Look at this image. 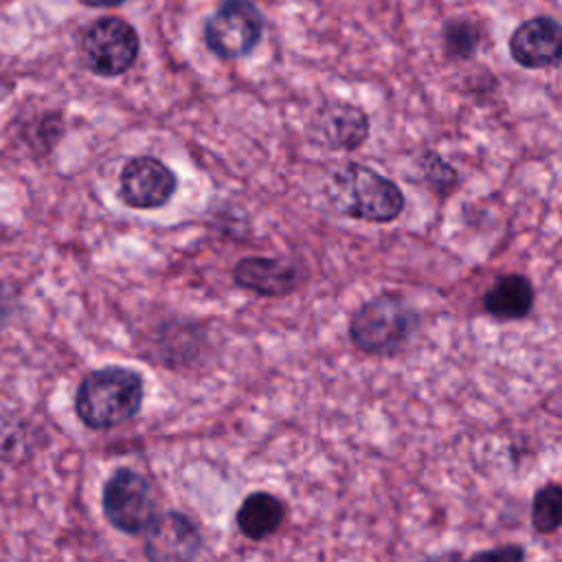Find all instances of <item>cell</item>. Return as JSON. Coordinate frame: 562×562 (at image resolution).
I'll return each instance as SVG.
<instances>
[{
    "label": "cell",
    "instance_id": "cell-16",
    "mask_svg": "<svg viewBox=\"0 0 562 562\" xmlns=\"http://www.w3.org/2000/svg\"><path fill=\"white\" fill-rule=\"evenodd\" d=\"M461 562H525V547L509 542L494 549H483Z\"/></svg>",
    "mask_w": 562,
    "mask_h": 562
},
{
    "label": "cell",
    "instance_id": "cell-15",
    "mask_svg": "<svg viewBox=\"0 0 562 562\" xmlns=\"http://www.w3.org/2000/svg\"><path fill=\"white\" fill-rule=\"evenodd\" d=\"M443 40H446V48L452 57L465 59L472 57L476 53V44H479V31L472 22L465 20H452L446 24L443 31Z\"/></svg>",
    "mask_w": 562,
    "mask_h": 562
},
{
    "label": "cell",
    "instance_id": "cell-6",
    "mask_svg": "<svg viewBox=\"0 0 562 562\" xmlns=\"http://www.w3.org/2000/svg\"><path fill=\"white\" fill-rule=\"evenodd\" d=\"M140 40L136 29L116 18L94 20L81 37V55L90 72L99 77H119L127 72L138 57Z\"/></svg>",
    "mask_w": 562,
    "mask_h": 562
},
{
    "label": "cell",
    "instance_id": "cell-1",
    "mask_svg": "<svg viewBox=\"0 0 562 562\" xmlns=\"http://www.w3.org/2000/svg\"><path fill=\"white\" fill-rule=\"evenodd\" d=\"M145 380L130 367H101L90 371L75 391V415L90 430H110L140 413Z\"/></svg>",
    "mask_w": 562,
    "mask_h": 562
},
{
    "label": "cell",
    "instance_id": "cell-5",
    "mask_svg": "<svg viewBox=\"0 0 562 562\" xmlns=\"http://www.w3.org/2000/svg\"><path fill=\"white\" fill-rule=\"evenodd\" d=\"M204 44L224 61L250 55L263 35V15L252 0H222L204 20Z\"/></svg>",
    "mask_w": 562,
    "mask_h": 562
},
{
    "label": "cell",
    "instance_id": "cell-8",
    "mask_svg": "<svg viewBox=\"0 0 562 562\" xmlns=\"http://www.w3.org/2000/svg\"><path fill=\"white\" fill-rule=\"evenodd\" d=\"M200 527L182 512H160L145 531L147 562H195L202 551Z\"/></svg>",
    "mask_w": 562,
    "mask_h": 562
},
{
    "label": "cell",
    "instance_id": "cell-9",
    "mask_svg": "<svg viewBox=\"0 0 562 562\" xmlns=\"http://www.w3.org/2000/svg\"><path fill=\"white\" fill-rule=\"evenodd\" d=\"M512 59L529 70L558 66L562 57L560 22L551 15H536L520 22L509 35Z\"/></svg>",
    "mask_w": 562,
    "mask_h": 562
},
{
    "label": "cell",
    "instance_id": "cell-10",
    "mask_svg": "<svg viewBox=\"0 0 562 562\" xmlns=\"http://www.w3.org/2000/svg\"><path fill=\"white\" fill-rule=\"evenodd\" d=\"M305 272L296 261L279 257H244L233 268V281L259 296H285L299 290Z\"/></svg>",
    "mask_w": 562,
    "mask_h": 562
},
{
    "label": "cell",
    "instance_id": "cell-12",
    "mask_svg": "<svg viewBox=\"0 0 562 562\" xmlns=\"http://www.w3.org/2000/svg\"><path fill=\"white\" fill-rule=\"evenodd\" d=\"M533 285L525 274L509 272L498 277L483 294V307L496 321H520L533 307Z\"/></svg>",
    "mask_w": 562,
    "mask_h": 562
},
{
    "label": "cell",
    "instance_id": "cell-17",
    "mask_svg": "<svg viewBox=\"0 0 562 562\" xmlns=\"http://www.w3.org/2000/svg\"><path fill=\"white\" fill-rule=\"evenodd\" d=\"M426 562H461V553L459 551H446L441 555H432Z\"/></svg>",
    "mask_w": 562,
    "mask_h": 562
},
{
    "label": "cell",
    "instance_id": "cell-14",
    "mask_svg": "<svg viewBox=\"0 0 562 562\" xmlns=\"http://www.w3.org/2000/svg\"><path fill=\"white\" fill-rule=\"evenodd\" d=\"M562 518V490L558 483H544L531 501V527L540 536L555 533Z\"/></svg>",
    "mask_w": 562,
    "mask_h": 562
},
{
    "label": "cell",
    "instance_id": "cell-11",
    "mask_svg": "<svg viewBox=\"0 0 562 562\" xmlns=\"http://www.w3.org/2000/svg\"><path fill=\"white\" fill-rule=\"evenodd\" d=\"M312 132L321 145L338 151H351L367 140L369 116L358 105L329 101L316 112Z\"/></svg>",
    "mask_w": 562,
    "mask_h": 562
},
{
    "label": "cell",
    "instance_id": "cell-18",
    "mask_svg": "<svg viewBox=\"0 0 562 562\" xmlns=\"http://www.w3.org/2000/svg\"><path fill=\"white\" fill-rule=\"evenodd\" d=\"M79 2L86 4V7H119L127 0H79Z\"/></svg>",
    "mask_w": 562,
    "mask_h": 562
},
{
    "label": "cell",
    "instance_id": "cell-2",
    "mask_svg": "<svg viewBox=\"0 0 562 562\" xmlns=\"http://www.w3.org/2000/svg\"><path fill=\"white\" fill-rule=\"evenodd\" d=\"M331 204L351 220L386 224L404 211V193L375 169L345 162L331 178Z\"/></svg>",
    "mask_w": 562,
    "mask_h": 562
},
{
    "label": "cell",
    "instance_id": "cell-3",
    "mask_svg": "<svg viewBox=\"0 0 562 562\" xmlns=\"http://www.w3.org/2000/svg\"><path fill=\"white\" fill-rule=\"evenodd\" d=\"M417 327V314L397 292H382L362 303L349 318L347 334L369 356H393L404 349Z\"/></svg>",
    "mask_w": 562,
    "mask_h": 562
},
{
    "label": "cell",
    "instance_id": "cell-7",
    "mask_svg": "<svg viewBox=\"0 0 562 562\" xmlns=\"http://www.w3.org/2000/svg\"><path fill=\"white\" fill-rule=\"evenodd\" d=\"M176 173L154 156H136L125 162L119 176L121 200L140 211L165 206L176 193Z\"/></svg>",
    "mask_w": 562,
    "mask_h": 562
},
{
    "label": "cell",
    "instance_id": "cell-4",
    "mask_svg": "<svg viewBox=\"0 0 562 562\" xmlns=\"http://www.w3.org/2000/svg\"><path fill=\"white\" fill-rule=\"evenodd\" d=\"M101 507L105 520L127 536H138L160 514L158 494L145 474L134 468H116L101 490Z\"/></svg>",
    "mask_w": 562,
    "mask_h": 562
},
{
    "label": "cell",
    "instance_id": "cell-13",
    "mask_svg": "<svg viewBox=\"0 0 562 562\" xmlns=\"http://www.w3.org/2000/svg\"><path fill=\"white\" fill-rule=\"evenodd\" d=\"M285 518V503L263 490L248 494L235 514V522L244 538L263 540L279 531Z\"/></svg>",
    "mask_w": 562,
    "mask_h": 562
}]
</instances>
